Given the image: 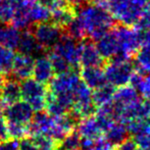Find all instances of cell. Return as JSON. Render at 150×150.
<instances>
[{
  "label": "cell",
  "instance_id": "5b68a950",
  "mask_svg": "<svg viewBox=\"0 0 150 150\" xmlns=\"http://www.w3.org/2000/svg\"><path fill=\"white\" fill-rule=\"evenodd\" d=\"M134 71V65L132 64L130 59L117 57L111 58L104 69L106 83L115 87L127 85L130 83V79Z\"/></svg>",
  "mask_w": 150,
  "mask_h": 150
},
{
  "label": "cell",
  "instance_id": "b9f144b4",
  "mask_svg": "<svg viewBox=\"0 0 150 150\" xmlns=\"http://www.w3.org/2000/svg\"><path fill=\"white\" fill-rule=\"evenodd\" d=\"M140 150H150V149H144V148H141Z\"/></svg>",
  "mask_w": 150,
  "mask_h": 150
},
{
  "label": "cell",
  "instance_id": "d6a6232c",
  "mask_svg": "<svg viewBox=\"0 0 150 150\" xmlns=\"http://www.w3.org/2000/svg\"><path fill=\"white\" fill-rule=\"evenodd\" d=\"M113 146L115 145L111 144L105 137H99L94 140L92 150H113Z\"/></svg>",
  "mask_w": 150,
  "mask_h": 150
},
{
  "label": "cell",
  "instance_id": "7402d4cb",
  "mask_svg": "<svg viewBox=\"0 0 150 150\" xmlns=\"http://www.w3.org/2000/svg\"><path fill=\"white\" fill-rule=\"evenodd\" d=\"M115 92V87L108 83H105L101 87L94 89V92H92V101L94 105L100 106V105L112 101Z\"/></svg>",
  "mask_w": 150,
  "mask_h": 150
},
{
  "label": "cell",
  "instance_id": "30bf717a",
  "mask_svg": "<svg viewBox=\"0 0 150 150\" xmlns=\"http://www.w3.org/2000/svg\"><path fill=\"white\" fill-rule=\"evenodd\" d=\"M20 82L10 73L3 75V83L0 92V107L21 100L22 93Z\"/></svg>",
  "mask_w": 150,
  "mask_h": 150
},
{
  "label": "cell",
  "instance_id": "9a60e30c",
  "mask_svg": "<svg viewBox=\"0 0 150 150\" xmlns=\"http://www.w3.org/2000/svg\"><path fill=\"white\" fill-rule=\"evenodd\" d=\"M53 125V117L49 115L47 111L40 110L36 111L33 115L31 122L28 124L29 134H48L50 128Z\"/></svg>",
  "mask_w": 150,
  "mask_h": 150
},
{
  "label": "cell",
  "instance_id": "836d02e7",
  "mask_svg": "<svg viewBox=\"0 0 150 150\" xmlns=\"http://www.w3.org/2000/svg\"><path fill=\"white\" fill-rule=\"evenodd\" d=\"M139 119L150 120V99L140 101L139 105Z\"/></svg>",
  "mask_w": 150,
  "mask_h": 150
},
{
  "label": "cell",
  "instance_id": "d4e9b609",
  "mask_svg": "<svg viewBox=\"0 0 150 150\" xmlns=\"http://www.w3.org/2000/svg\"><path fill=\"white\" fill-rule=\"evenodd\" d=\"M135 55L139 71L150 74V43L141 44Z\"/></svg>",
  "mask_w": 150,
  "mask_h": 150
},
{
  "label": "cell",
  "instance_id": "ffe728a7",
  "mask_svg": "<svg viewBox=\"0 0 150 150\" xmlns=\"http://www.w3.org/2000/svg\"><path fill=\"white\" fill-rule=\"evenodd\" d=\"M76 16V12L69 4L58 6L57 8L51 10V16H50V21L52 24L56 25L63 30L69 25V23L74 20Z\"/></svg>",
  "mask_w": 150,
  "mask_h": 150
},
{
  "label": "cell",
  "instance_id": "6da1fadb",
  "mask_svg": "<svg viewBox=\"0 0 150 150\" xmlns=\"http://www.w3.org/2000/svg\"><path fill=\"white\" fill-rule=\"evenodd\" d=\"M86 39L97 41L115 26L113 18L105 8L93 3H85L76 11Z\"/></svg>",
  "mask_w": 150,
  "mask_h": 150
},
{
  "label": "cell",
  "instance_id": "e575fe53",
  "mask_svg": "<svg viewBox=\"0 0 150 150\" xmlns=\"http://www.w3.org/2000/svg\"><path fill=\"white\" fill-rule=\"evenodd\" d=\"M115 150H138V145L135 140L127 138L117 144Z\"/></svg>",
  "mask_w": 150,
  "mask_h": 150
},
{
  "label": "cell",
  "instance_id": "7c38bea8",
  "mask_svg": "<svg viewBox=\"0 0 150 150\" xmlns=\"http://www.w3.org/2000/svg\"><path fill=\"white\" fill-rule=\"evenodd\" d=\"M80 59L79 64L83 67H100L103 62V58L100 55L96 44L90 39H84L80 42Z\"/></svg>",
  "mask_w": 150,
  "mask_h": 150
},
{
  "label": "cell",
  "instance_id": "f546056e",
  "mask_svg": "<svg viewBox=\"0 0 150 150\" xmlns=\"http://www.w3.org/2000/svg\"><path fill=\"white\" fill-rule=\"evenodd\" d=\"M80 141L81 136L78 132L71 131L59 142L58 150H78L80 148Z\"/></svg>",
  "mask_w": 150,
  "mask_h": 150
},
{
  "label": "cell",
  "instance_id": "2e32d148",
  "mask_svg": "<svg viewBox=\"0 0 150 150\" xmlns=\"http://www.w3.org/2000/svg\"><path fill=\"white\" fill-rule=\"evenodd\" d=\"M96 47L103 59H111L119 52L117 42L112 28L96 41Z\"/></svg>",
  "mask_w": 150,
  "mask_h": 150
},
{
  "label": "cell",
  "instance_id": "44dd1931",
  "mask_svg": "<svg viewBox=\"0 0 150 150\" xmlns=\"http://www.w3.org/2000/svg\"><path fill=\"white\" fill-rule=\"evenodd\" d=\"M138 100H140L139 92L136 88H134L132 85H128V84L120 86L119 89L115 90L112 99L113 102L119 105H128Z\"/></svg>",
  "mask_w": 150,
  "mask_h": 150
},
{
  "label": "cell",
  "instance_id": "ab89813d",
  "mask_svg": "<svg viewBox=\"0 0 150 150\" xmlns=\"http://www.w3.org/2000/svg\"><path fill=\"white\" fill-rule=\"evenodd\" d=\"M93 145H94V139L82 137L80 141V148L82 150H92Z\"/></svg>",
  "mask_w": 150,
  "mask_h": 150
},
{
  "label": "cell",
  "instance_id": "4fadbf2b",
  "mask_svg": "<svg viewBox=\"0 0 150 150\" xmlns=\"http://www.w3.org/2000/svg\"><path fill=\"white\" fill-rule=\"evenodd\" d=\"M34 60H35V58L33 56L18 52L16 54H14L11 71L9 73L18 81L32 77Z\"/></svg>",
  "mask_w": 150,
  "mask_h": 150
},
{
  "label": "cell",
  "instance_id": "484cf974",
  "mask_svg": "<svg viewBox=\"0 0 150 150\" xmlns=\"http://www.w3.org/2000/svg\"><path fill=\"white\" fill-rule=\"evenodd\" d=\"M30 139L40 150H58L59 143L47 134L31 135Z\"/></svg>",
  "mask_w": 150,
  "mask_h": 150
},
{
  "label": "cell",
  "instance_id": "277c9868",
  "mask_svg": "<svg viewBox=\"0 0 150 150\" xmlns=\"http://www.w3.org/2000/svg\"><path fill=\"white\" fill-rule=\"evenodd\" d=\"M22 98L29 103L34 111L45 109L47 86L36 81L34 78H27L20 82Z\"/></svg>",
  "mask_w": 150,
  "mask_h": 150
},
{
  "label": "cell",
  "instance_id": "8d00e7d4",
  "mask_svg": "<svg viewBox=\"0 0 150 150\" xmlns=\"http://www.w3.org/2000/svg\"><path fill=\"white\" fill-rule=\"evenodd\" d=\"M135 141H136L138 147H140V148L150 149V133L145 135H140V136H136L135 137Z\"/></svg>",
  "mask_w": 150,
  "mask_h": 150
},
{
  "label": "cell",
  "instance_id": "d6986e66",
  "mask_svg": "<svg viewBox=\"0 0 150 150\" xmlns=\"http://www.w3.org/2000/svg\"><path fill=\"white\" fill-rule=\"evenodd\" d=\"M21 36V31L10 24H0V45L16 50Z\"/></svg>",
  "mask_w": 150,
  "mask_h": 150
},
{
  "label": "cell",
  "instance_id": "8fae6325",
  "mask_svg": "<svg viewBox=\"0 0 150 150\" xmlns=\"http://www.w3.org/2000/svg\"><path fill=\"white\" fill-rule=\"evenodd\" d=\"M16 50H18V53L33 56L34 58L36 56L39 57V56L42 55H46L49 52L38 43L36 38L34 37V35L30 30L21 31V36Z\"/></svg>",
  "mask_w": 150,
  "mask_h": 150
},
{
  "label": "cell",
  "instance_id": "7bdbcfd3",
  "mask_svg": "<svg viewBox=\"0 0 150 150\" xmlns=\"http://www.w3.org/2000/svg\"><path fill=\"white\" fill-rule=\"evenodd\" d=\"M27 1H35V0H27Z\"/></svg>",
  "mask_w": 150,
  "mask_h": 150
},
{
  "label": "cell",
  "instance_id": "7a4b0ae2",
  "mask_svg": "<svg viewBox=\"0 0 150 150\" xmlns=\"http://www.w3.org/2000/svg\"><path fill=\"white\" fill-rule=\"evenodd\" d=\"M149 0H107V9L113 20L125 26H135Z\"/></svg>",
  "mask_w": 150,
  "mask_h": 150
},
{
  "label": "cell",
  "instance_id": "5bb4252c",
  "mask_svg": "<svg viewBox=\"0 0 150 150\" xmlns=\"http://www.w3.org/2000/svg\"><path fill=\"white\" fill-rule=\"evenodd\" d=\"M32 76L36 81L40 82L44 85L49 84L51 79L54 77V71L52 69L48 54L35 58Z\"/></svg>",
  "mask_w": 150,
  "mask_h": 150
},
{
  "label": "cell",
  "instance_id": "74e56055",
  "mask_svg": "<svg viewBox=\"0 0 150 150\" xmlns=\"http://www.w3.org/2000/svg\"><path fill=\"white\" fill-rule=\"evenodd\" d=\"M18 150H40L32 142V140L29 137H25V138L21 139L18 141Z\"/></svg>",
  "mask_w": 150,
  "mask_h": 150
},
{
  "label": "cell",
  "instance_id": "1f68e13d",
  "mask_svg": "<svg viewBox=\"0 0 150 150\" xmlns=\"http://www.w3.org/2000/svg\"><path fill=\"white\" fill-rule=\"evenodd\" d=\"M136 89L145 99H150V75L147 77L143 76Z\"/></svg>",
  "mask_w": 150,
  "mask_h": 150
},
{
  "label": "cell",
  "instance_id": "603a6c76",
  "mask_svg": "<svg viewBox=\"0 0 150 150\" xmlns=\"http://www.w3.org/2000/svg\"><path fill=\"white\" fill-rule=\"evenodd\" d=\"M28 16L32 24L49 22L51 11L38 4L36 1H30L28 5Z\"/></svg>",
  "mask_w": 150,
  "mask_h": 150
},
{
  "label": "cell",
  "instance_id": "f35d334b",
  "mask_svg": "<svg viewBox=\"0 0 150 150\" xmlns=\"http://www.w3.org/2000/svg\"><path fill=\"white\" fill-rule=\"evenodd\" d=\"M6 139H8L7 131H6V120L0 110V141L6 140Z\"/></svg>",
  "mask_w": 150,
  "mask_h": 150
},
{
  "label": "cell",
  "instance_id": "f1b7e54d",
  "mask_svg": "<svg viewBox=\"0 0 150 150\" xmlns=\"http://www.w3.org/2000/svg\"><path fill=\"white\" fill-rule=\"evenodd\" d=\"M48 57H49L50 62H51L54 74H56V75L63 74V73H65V71H69L74 69L64 58H62L61 56L58 55V54L54 53L51 50L48 52Z\"/></svg>",
  "mask_w": 150,
  "mask_h": 150
},
{
  "label": "cell",
  "instance_id": "e0dca14e",
  "mask_svg": "<svg viewBox=\"0 0 150 150\" xmlns=\"http://www.w3.org/2000/svg\"><path fill=\"white\" fill-rule=\"evenodd\" d=\"M80 78L82 82L92 90L97 89L106 83L104 69H102L100 67H83L80 74Z\"/></svg>",
  "mask_w": 150,
  "mask_h": 150
},
{
  "label": "cell",
  "instance_id": "cb8c5ba5",
  "mask_svg": "<svg viewBox=\"0 0 150 150\" xmlns=\"http://www.w3.org/2000/svg\"><path fill=\"white\" fill-rule=\"evenodd\" d=\"M105 138L113 145H117L125 139L128 138V129L122 122H113L104 132Z\"/></svg>",
  "mask_w": 150,
  "mask_h": 150
},
{
  "label": "cell",
  "instance_id": "4316f807",
  "mask_svg": "<svg viewBox=\"0 0 150 150\" xmlns=\"http://www.w3.org/2000/svg\"><path fill=\"white\" fill-rule=\"evenodd\" d=\"M6 131H7L8 138L21 140L25 137H29L28 125L20 124L14 122H7L6 120Z\"/></svg>",
  "mask_w": 150,
  "mask_h": 150
},
{
  "label": "cell",
  "instance_id": "83f0119b",
  "mask_svg": "<svg viewBox=\"0 0 150 150\" xmlns=\"http://www.w3.org/2000/svg\"><path fill=\"white\" fill-rule=\"evenodd\" d=\"M128 132L134 137L150 133V120L144 119H136L127 124Z\"/></svg>",
  "mask_w": 150,
  "mask_h": 150
},
{
  "label": "cell",
  "instance_id": "8992f818",
  "mask_svg": "<svg viewBox=\"0 0 150 150\" xmlns=\"http://www.w3.org/2000/svg\"><path fill=\"white\" fill-rule=\"evenodd\" d=\"M28 30L32 32L38 43L48 51L51 50V48L57 43L63 35L62 29L52 24L51 22L34 24Z\"/></svg>",
  "mask_w": 150,
  "mask_h": 150
},
{
  "label": "cell",
  "instance_id": "4dcf8cb0",
  "mask_svg": "<svg viewBox=\"0 0 150 150\" xmlns=\"http://www.w3.org/2000/svg\"><path fill=\"white\" fill-rule=\"evenodd\" d=\"M150 25V0L147 2V4L144 6L142 11V16H141L140 20L138 21L135 26L139 31L143 30L144 28H146L147 26Z\"/></svg>",
  "mask_w": 150,
  "mask_h": 150
},
{
  "label": "cell",
  "instance_id": "52a82bcc",
  "mask_svg": "<svg viewBox=\"0 0 150 150\" xmlns=\"http://www.w3.org/2000/svg\"><path fill=\"white\" fill-rule=\"evenodd\" d=\"M80 42L81 41H78L73 37L63 33L62 37L51 48V51L64 58L74 69H76L79 65L80 47H81Z\"/></svg>",
  "mask_w": 150,
  "mask_h": 150
},
{
  "label": "cell",
  "instance_id": "ac0fdd59",
  "mask_svg": "<svg viewBox=\"0 0 150 150\" xmlns=\"http://www.w3.org/2000/svg\"><path fill=\"white\" fill-rule=\"evenodd\" d=\"M77 132L81 137L94 139V140L101 137L103 133L96 117L92 115L80 120V122L77 124Z\"/></svg>",
  "mask_w": 150,
  "mask_h": 150
},
{
  "label": "cell",
  "instance_id": "ba28073f",
  "mask_svg": "<svg viewBox=\"0 0 150 150\" xmlns=\"http://www.w3.org/2000/svg\"><path fill=\"white\" fill-rule=\"evenodd\" d=\"M0 110L5 120L24 125H28L34 115L32 106L25 100H18L9 105L2 106L0 107Z\"/></svg>",
  "mask_w": 150,
  "mask_h": 150
},
{
  "label": "cell",
  "instance_id": "d590c367",
  "mask_svg": "<svg viewBox=\"0 0 150 150\" xmlns=\"http://www.w3.org/2000/svg\"><path fill=\"white\" fill-rule=\"evenodd\" d=\"M0 150H18V140L8 138L0 141Z\"/></svg>",
  "mask_w": 150,
  "mask_h": 150
},
{
  "label": "cell",
  "instance_id": "9c48e42d",
  "mask_svg": "<svg viewBox=\"0 0 150 150\" xmlns=\"http://www.w3.org/2000/svg\"><path fill=\"white\" fill-rule=\"evenodd\" d=\"M81 82L80 75L75 69L63 74H59L56 77H53L49 82V91L53 94H62V93H74L79 83Z\"/></svg>",
  "mask_w": 150,
  "mask_h": 150
},
{
  "label": "cell",
  "instance_id": "3957f363",
  "mask_svg": "<svg viewBox=\"0 0 150 150\" xmlns=\"http://www.w3.org/2000/svg\"><path fill=\"white\" fill-rule=\"evenodd\" d=\"M112 30L115 32L117 48H119V52L115 57L130 59L133 55L136 54L142 44L141 32L136 27L133 28L132 26H125V25L112 28Z\"/></svg>",
  "mask_w": 150,
  "mask_h": 150
},
{
  "label": "cell",
  "instance_id": "60d3db41",
  "mask_svg": "<svg viewBox=\"0 0 150 150\" xmlns=\"http://www.w3.org/2000/svg\"><path fill=\"white\" fill-rule=\"evenodd\" d=\"M2 83H3V75H2V74H0V92H1Z\"/></svg>",
  "mask_w": 150,
  "mask_h": 150
}]
</instances>
